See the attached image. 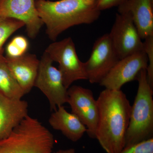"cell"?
I'll return each instance as SVG.
<instances>
[{
    "label": "cell",
    "mask_w": 153,
    "mask_h": 153,
    "mask_svg": "<svg viewBox=\"0 0 153 153\" xmlns=\"http://www.w3.org/2000/svg\"><path fill=\"white\" fill-rule=\"evenodd\" d=\"M45 52L53 62L59 64L58 69L66 89L75 81L87 79L84 63L79 60L74 42L70 37L50 44Z\"/></svg>",
    "instance_id": "cell-5"
},
{
    "label": "cell",
    "mask_w": 153,
    "mask_h": 153,
    "mask_svg": "<svg viewBox=\"0 0 153 153\" xmlns=\"http://www.w3.org/2000/svg\"><path fill=\"white\" fill-rule=\"evenodd\" d=\"M0 17L23 22L32 39L36 38L44 25L36 8V0H1Z\"/></svg>",
    "instance_id": "cell-11"
},
{
    "label": "cell",
    "mask_w": 153,
    "mask_h": 153,
    "mask_svg": "<svg viewBox=\"0 0 153 153\" xmlns=\"http://www.w3.org/2000/svg\"><path fill=\"white\" fill-rule=\"evenodd\" d=\"M25 26L16 19L0 17V55L3 54V46L9 37Z\"/></svg>",
    "instance_id": "cell-17"
},
{
    "label": "cell",
    "mask_w": 153,
    "mask_h": 153,
    "mask_svg": "<svg viewBox=\"0 0 153 153\" xmlns=\"http://www.w3.org/2000/svg\"><path fill=\"white\" fill-rule=\"evenodd\" d=\"M118 13L130 15L142 40L153 36V0H126Z\"/></svg>",
    "instance_id": "cell-12"
},
{
    "label": "cell",
    "mask_w": 153,
    "mask_h": 153,
    "mask_svg": "<svg viewBox=\"0 0 153 153\" xmlns=\"http://www.w3.org/2000/svg\"><path fill=\"white\" fill-rule=\"evenodd\" d=\"M54 136L37 119L27 116L5 138L0 153H52Z\"/></svg>",
    "instance_id": "cell-3"
},
{
    "label": "cell",
    "mask_w": 153,
    "mask_h": 153,
    "mask_svg": "<svg viewBox=\"0 0 153 153\" xmlns=\"http://www.w3.org/2000/svg\"><path fill=\"white\" fill-rule=\"evenodd\" d=\"M68 103L71 112L79 119L87 128L88 136L95 138L99 117L97 101L92 91L79 85L68 89Z\"/></svg>",
    "instance_id": "cell-9"
},
{
    "label": "cell",
    "mask_w": 153,
    "mask_h": 153,
    "mask_svg": "<svg viewBox=\"0 0 153 153\" xmlns=\"http://www.w3.org/2000/svg\"><path fill=\"white\" fill-rule=\"evenodd\" d=\"M36 6L47 36L54 41L68 28L96 22L101 12L96 0H36Z\"/></svg>",
    "instance_id": "cell-2"
},
{
    "label": "cell",
    "mask_w": 153,
    "mask_h": 153,
    "mask_svg": "<svg viewBox=\"0 0 153 153\" xmlns=\"http://www.w3.org/2000/svg\"><path fill=\"white\" fill-rule=\"evenodd\" d=\"M108 34L120 59L143 50V42L129 14L117 13Z\"/></svg>",
    "instance_id": "cell-7"
},
{
    "label": "cell",
    "mask_w": 153,
    "mask_h": 153,
    "mask_svg": "<svg viewBox=\"0 0 153 153\" xmlns=\"http://www.w3.org/2000/svg\"><path fill=\"white\" fill-rule=\"evenodd\" d=\"M0 92L14 99H22L25 94L11 72L3 54L0 55Z\"/></svg>",
    "instance_id": "cell-16"
},
{
    "label": "cell",
    "mask_w": 153,
    "mask_h": 153,
    "mask_svg": "<svg viewBox=\"0 0 153 153\" xmlns=\"http://www.w3.org/2000/svg\"><path fill=\"white\" fill-rule=\"evenodd\" d=\"M119 153H153V138L124 148Z\"/></svg>",
    "instance_id": "cell-20"
},
{
    "label": "cell",
    "mask_w": 153,
    "mask_h": 153,
    "mask_svg": "<svg viewBox=\"0 0 153 153\" xmlns=\"http://www.w3.org/2000/svg\"><path fill=\"white\" fill-rule=\"evenodd\" d=\"M52 128L60 131L71 141H77L87 131L85 126L73 113L66 110L63 105L58 107L49 117Z\"/></svg>",
    "instance_id": "cell-15"
},
{
    "label": "cell",
    "mask_w": 153,
    "mask_h": 153,
    "mask_svg": "<svg viewBox=\"0 0 153 153\" xmlns=\"http://www.w3.org/2000/svg\"><path fill=\"white\" fill-rule=\"evenodd\" d=\"M10 70L25 94L34 86L39 68L40 60L34 54L27 53L20 57H5Z\"/></svg>",
    "instance_id": "cell-14"
},
{
    "label": "cell",
    "mask_w": 153,
    "mask_h": 153,
    "mask_svg": "<svg viewBox=\"0 0 153 153\" xmlns=\"http://www.w3.org/2000/svg\"><path fill=\"white\" fill-rule=\"evenodd\" d=\"M120 60L108 33L100 37L94 44L90 57L84 63L88 80L92 84H99Z\"/></svg>",
    "instance_id": "cell-8"
},
{
    "label": "cell",
    "mask_w": 153,
    "mask_h": 153,
    "mask_svg": "<svg viewBox=\"0 0 153 153\" xmlns=\"http://www.w3.org/2000/svg\"><path fill=\"white\" fill-rule=\"evenodd\" d=\"M97 101L99 117L95 139L107 153H119L125 146L131 105L121 89H105Z\"/></svg>",
    "instance_id": "cell-1"
},
{
    "label": "cell",
    "mask_w": 153,
    "mask_h": 153,
    "mask_svg": "<svg viewBox=\"0 0 153 153\" xmlns=\"http://www.w3.org/2000/svg\"><path fill=\"white\" fill-rule=\"evenodd\" d=\"M27 39L23 36H16L13 38L6 47V57L14 58L20 57L27 53L29 48Z\"/></svg>",
    "instance_id": "cell-18"
},
{
    "label": "cell",
    "mask_w": 153,
    "mask_h": 153,
    "mask_svg": "<svg viewBox=\"0 0 153 153\" xmlns=\"http://www.w3.org/2000/svg\"><path fill=\"white\" fill-rule=\"evenodd\" d=\"M143 50L148 58V66L146 68L147 78L149 84L153 88V36L144 39Z\"/></svg>",
    "instance_id": "cell-19"
},
{
    "label": "cell",
    "mask_w": 153,
    "mask_h": 153,
    "mask_svg": "<svg viewBox=\"0 0 153 153\" xmlns=\"http://www.w3.org/2000/svg\"><path fill=\"white\" fill-rule=\"evenodd\" d=\"M137 80L138 87L131 105L125 148L153 137V88L148 82L146 69L140 71Z\"/></svg>",
    "instance_id": "cell-4"
},
{
    "label": "cell",
    "mask_w": 153,
    "mask_h": 153,
    "mask_svg": "<svg viewBox=\"0 0 153 153\" xmlns=\"http://www.w3.org/2000/svg\"><path fill=\"white\" fill-rule=\"evenodd\" d=\"M53 153H75V151L74 149H67L60 150L56 152Z\"/></svg>",
    "instance_id": "cell-22"
},
{
    "label": "cell",
    "mask_w": 153,
    "mask_h": 153,
    "mask_svg": "<svg viewBox=\"0 0 153 153\" xmlns=\"http://www.w3.org/2000/svg\"><path fill=\"white\" fill-rule=\"evenodd\" d=\"M126 0H96L97 6L100 11L108 10L114 7H118Z\"/></svg>",
    "instance_id": "cell-21"
},
{
    "label": "cell",
    "mask_w": 153,
    "mask_h": 153,
    "mask_svg": "<svg viewBox=\"0 0 153 153\" xmlns=\"http://www.w3.org/2000/svg\"><path fill=\"white\" fill-rule=\"evenodd\" d=\"M28 112L27 101L9 98L0 92V140L8 136Z\"/></svg>",
    "instance_id": "cell-13"
},
{
    "label": "cell",
    "mask_w": 153,
    "mask_h": 153,
    "mask_svg": "<svg viewBox=\"0 0 153 153\" xmlns=\"http://www.w3.org/2000/svg\"><path fill=\"white\" fill-rule=\"evenodd\" d=\"M148 58L144 50L120 59L100 82L110 90H120L126 83L137 79L140 71L146 69Z\"/></svg>",
    "instance_id": "cell-10"
},
{
    "label": "cell",
    "mask_w": 153,
    "mask_h": 153,
    "mask_svg": "<svg viewBox=\"0 0 153 153\" xmlns=\"http://www.w3.org/2000/svg\"><path fill=\"white\" fill-rule=\"evenodd\" d=\"M1 1V0H0V1Z\"/></svg>",
    "instance_id": "cell-23"
},
{
    "label": "cell",
    "mask_w": 153,
    "mask_h": 153,
    "mask_svg": "<svg viewBox=\"0 0 153 153\" xmlns=\"http://www.w3.org/2000/svg\"><path fill=\"white\" fill-rule=\"evenodd\" d=\"M53 62L49 55L44 52L40 60L34 86L47 97L50 109L55 111L58 107L68 102V94L61 73L53 66Z\"/></svg>",
    "instance_id": "cell-6"
}]
</instances>
